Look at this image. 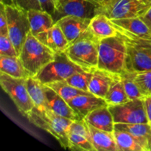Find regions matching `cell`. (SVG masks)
I'll return each instance as SVG.
<instances>
[{"label": "cell", "mask_w": 151, "mask_h": 151, "mask_svg": "<svg viewBox=\"0 0 151 151\" xmlns=\"http://www.w3.org/2000/svg\"><path fill=\"white\" fill-rule=\"evenodd\" d=\"M104 99L109 106L122 104L130 100L125 92V88H124L123 83H122L119 75H116V74L115 75L113 82L111 84L109 91Z\"/></svg>", "instance_id": "25"}, {"label": "cell", "mask_w": 151, "mask_h": 151, "mask_svg": "<svg viewBox=\"0 0 151 151\" xmlns=\"http://www.w3.org/2000/svg\"><path fill=\"white\" fill-rule=\"evenodd\" d=\"M28 18L30 24V32L35 36L47 30L55 24L52 16L43 10H29Z\"/></svg>", "instance_id": "22"}, {"label": "cell", "mask_w": 151, "mask_h": 151, "mask_svg": "<svg viewBox=\"0 0 151 151\" xmlns=\"http://www.w3.org/2000/svg\"><path fill=\"white\" fill-rule=\"evenodd\" d=\"M150 7L142 0H112L100 7L99 13H103L110 19L140 17Z\"/></svg>", "instance_id": "8"}, {"label": "cell", "mask_w": 151, "mask_h": 151, "mask_svg": "<svg viewBox=\"0 0 151 151\" xmlns=\"http://www.w3.org/2000/svg\"><path fill=\"white\" fill-rule=\"evenodd\" d=\"M35 37L55 53L64 52L70 44L58 23Z\"/></svg>", "instance_id": "15"}, {"label": "cell", "mask_w": 151, "mask_h": 151, "mask_svg": "<svg viewBox=\"0 0 151 151\" xmlns=\"http://www.w3.org/2000/svg\"><path fill=\"white\" fill-rule=\"evenodd\" d=\"M0 72L16 78L27 79L31 76L19 56L0 55Z\"/></svg>", "instance_id": "23"}, {"label": "cell", "mask_w": 151, "mask_h": 151, "mask_svg": "<svg viewBox=\"0 0 151 151\" xmlns=\"http://www.w3.org/2000/svg\"><path fill=\"white\" fill-rule=\"evenodd\" d=\"M89 30L100 40L118 35L115 25L103 13H98L91 19Z\"/></svg>", "instance_id": "20"}, {"label": "cell", "mask_w": 151, "mask_h": 151, "mask_svg": "<svg viewBox=\"0 0 151 151\" xmlns=\"http://www.w3.org/2000/svg\"><path fill=\"white\" fill-rule=\"evenodd\" d=\"M84 120L97 129L111 133L114 131L115 123L109 106H103L92 111L84 118Z\"/></svg>", "instance_id": "18"}, {"label": "cell", "mask_w": 151, "mask_h": 151, "mask_svg": "<svg viewBox=\"0 0 151 151\" xmlns=\"http://www.w3.org/2000/svg\"><path fill=\"white\" fill-rule=\"evenodd\" d=\"M150 151H151V146H150Z\"/></svg>", "instance_id": "42"}, {"label": "cell", "mask_w": 151, "mask_h": 151, "mask_svg": "<svg viewBox=\"0 0 151 151\" xmlns=\"http://www.w3.org/2000/svg\"><path fill=\"white\" fill-rule=\"evenodd\" d=\"M0 33L8 34L7 15H6L5 11V4L1 2V8H0Z\"/></svg>", "instance_id": "35"}, {"label": "cell", "mask_w": 151, "mask_h": 151, "mask_svg": "<svg viewBox=\"0 0 151 151\" xmlns=\"http://www.w3.org/2000/svg\"><path fill=\"white\" fill-rule=\"evenodd\" d=\"M45 92L46 102L47 109L59 116L68 118L72 120H81L83 119L72 109L69 103L62 98L55 90L49 86L44 84Z\"/></svg>", "instance_id": "13"}, {"label": "cell", "mask_w": 151, "mask_h": 151, "mask_svg": "<svg viewBox=\"0 0 151 151\" xmlns=\"http://www.w3.org/2000/svg\"><path fill=\"white\" fill-rule=\"evenodd\" d=\"M140 17L144 21L145 23L147 24V26L148 27L149 29L151 30V7L146 11L145 13H144Z\"/></svg>", "instance_id": "38"}, {"label": "cell", "mask_w": 151, "mask_h": 151, "mask_svg": "<svg viewBox=\"0 0 151 151\" xmlns=\"http://www.w3.org/2000/svg\"><path fill=\"white\" fill-rule=\"evenodd\" d=\"M144 104L149 124L151 125V95L147 96L144 98Z\"/></svg>", "instance_id": "37"}, {"label": "cell", "mask_w": 151, "mask_h": 151, "mask_svg": "<svg viewBox=\"0 0 151 151\" xmlns=\"http://www.w3.org/2000/svg\"><path fill=\"white\" fill-rule=\"evenodd\" d=\"M100 7L93 0H59L55 3L52 17L55 23L66 16L91 19L98 14Z\"/></svg>", "instance_id": "10"}, {"label": "cell", "mask_w": 151, "mask_h": 151, "mask_svg": "<svg viewBox=\"0 0 151 151\" xmlns=\"http://www.w3.org/2000/svg\"><path fill=\"white\" fill-rule=\"evenodd\" d=\"M126 43L120 34L100 40L98 69L120 75L126 71Z\"/></svg>", "instance_id": "1"}, {"label": "cell", "mask_w": 151, "mask_h": 151, "mask_svg": "<svg viewBox=\"0 0 151 151\" xmlns=\"http://www.w3.org/2000/svg\"><path fill=\"white\" fill-rule=\"evenodd\" d=\"M59 1V0H55V3H56V1Z\"/></svg>", "instance_id": "41"}, {"label": "cell", "mask_w": 151, "mask_h": 151, "mask_svg": "<svg viewBox=\"0 0 151 151\" xmlns=\"http://www.w3.org/2000/svg\"><path fill=\"white\" fill-rule=\"evenodd\" d=\"M93 1L101 7V6H103L105 5V4H106L107 3L110 2V1H112V0H93Z\"/></svg>", "instance_id": "39"}, {"label": "cell", "mask_w": 151, "mask_h": 151, "mask_svg": "<svg viewBox=\"0 0 151 151\" xmlns=\"http://www.w3.org/2000/svg\"><path fill=\"white\" fill-rule=\"evenodd\" d=\"M69 149L70 150L94 151V147L88 139L83 136L69 133Z\"/></svg>", "instance_id": "30"}, {"label": "cell", "mask_w": 151, "mask_h": 151, "mask_svg": "<svg viewBox=\"0 0 151 151\" xmlns=\"http://www.w3.org/2000/svg\"><path fill=\"white\" fill-rule=\"evenodd\" d=\"M111 20L114 25L119 27L136 36L146 39H151V30L141 17L125 18Z\"/></svg>", "instance_id": "21"}, {"label": "cell", "mask_w": 151, "mask_h": 151, "mask_svg": "<svg viewBox=\"0 0 151 151\" xmlns=\"http://www.w3.org/2000/svg\"><path fill=\"white\" fill-rule=\"evenodd\" d=\"M13 5L19 6L27 10L31 9L42 10L38 0H12Z\"/></svg>", "instance_id": "34"}, {"label": "cell", "mask_w": 151, "mask_h": 151, "mask_svg": "<svg viewBox=\"0 0 151 151\" xmlns=\"http://www.w3.org/2000/svg\"><path fill=\"white\" fill-rule=\"evenodd\" d=\"M145 4H147V5L151 6V0H142Z\"/></svg>", "instance_id": "40"}, {"label": "cell", "mask_w": 151, "mask_h": 151, "mask_svg": "<svg viewBox=\"0 0 151 151\" xmlns=\"http://www.w3.org/2000/svg\"><path fill=\"white\" fill-rule=\"evenodd\" d=\"M88 124V123H87ZM89 140L97 151H118L114 132L102 131L88 124Z\"/></svg>", "instance_id": "19"}, {"label": "cell", "mask_w": 151, "mask_h": 151, "mask_svg": "<svg viewBox=\"0 0 151 151\" xmlns=\"http://www.w3.org/2000/svg\"><path fill=\"white\" fill-rule=\"evenodd\" d=\"M69 133L83 136L89 139V131H88V124L84 120V119H81V120H74L69 127Z\"/></svg>", "instance_id": "33"}, {"label": "cell", "mask_w": 151, "mask_h": 151, "mask_svg": "<svg viewBox=\"0 0 151 151\" xmlns=\"http://www.w3.org/2000/svg\"><path fill=\"white\" fill-rule=\"evenodd\" d=\"M86 71L70 60L64 52H56L54 60L44 66L35 78L43 84L66 81L75 72Z\"/></svg>", "instance_id": "5"}, {"label": "cell", "mask_w": 151, "mask_h": 151, "mask_svg": "<svg viewBox=\"0 0 151 151\" xmlns=\"http://www.w3.org/2000/svg\"><path fill=\"white\" fill-rule=\"evenodd\" d=\"M0 55L19 56L8 34L0 33Z\"/></svg>", "instance_id": "32"}, {"label": "cell", "mask_w": 151, "mask_h": 151, "mask_svg": "<svg viewBox=\"0 0 151 151\" xmlns=\"http://www.w3.org/2000/svg\"><path fill=\"white\" fill-rule=\"evenodd\" d=\"M27 86L35 107L41 111H45L47 106L44 84L35 76H30L27 79Z\"/></svg>", "instance_id": "24"}, {"label": "cell", "mask_w": 151, "mask_h": 151, "mask_svg": "<svg viewBox=\"0 0 151 151\" xmlns=\"http://www.w3.org/2000/svg\"><path fill=\"white\" fill-rule=\"evenodd\" d=\"M0 84L4 92L10 97L23 116L35 107L27 86V79L16 78L5 73H0Z\"/></svg>", "instance_id": "7"}, {"label": "cell", "mask_w": 151, "mask_h": 151, "mask_svg": "<svg viewBox=\"0 0 151 151\" xmlns=\"http://www.w3.org/2000/svg\"><path fill=\"white\" fill-rule=\"evenodd\" d=\"M137 72L125 71L123 73L120 74L121 80L123 83L125 92L130 100L136 99H144L145 96L142 94L139 88L135 82V76Z\"/></svg>", "instance_id": "27"}, {"label": "cell", "mask_w": 151, "mask_h": 151, "mask_svg": "<svg viewBox=\"0 0 151 151\" xmlns=\"http://www.w3.org/2000/svg\"><path fill=\"white\" fill-rule=\"evenodd\" d=\"M114 129L129 133L138 139L145 151H150L151 125L149 123H115Z\"/></svg>", "instance_id": "16"}, {"label": "cell", "mask_w": 151, "mask_h": 151, "mask_svg": "<svg viewBox=\"0 0 151 151\" xmlns=\"http://www.w3.org/2000/svg\"><path fill=\"white\" fill-rule=\"evenodd\" d=\"M47 85L52 88L53 90H55L66 102L69 101L72 98L80 95V94H85L89 93L78 89V88L69 85L66 81H57V82H53L51 83L47 84Z\"/></svg>", "instance_id": "28"}, {"label": "cell", "mask_w": 151, "mask_h": 151, "mask_svg": "<svg viewBox=\"0 0 151 151\" xmlns=\"http://www.w3.org/2000/svg\"><path fill=\"white\" fill-rule=\"evenodd\" d=\"M100 40L90 30L71 43L64 52L69 59L86 71H93L98 66Z\"/></svg>", "instance_id": "3"}, {"label": "cell", "mask_w": 151, "mask_h": 151, "mask_svg": "<svg viewBox=\"0 0 151 151\" xmlns=\"http://www.w3.org/2000/svg\"><path fill=\"white\" fill-rule=\"evenodd\" d=\"M116 74L97 68L93 71L88 85V91L97 97L105 98Z\"/></svg>", "instance_id": "17"}, {"label": "cell", "mask_w": 151, "mask_h": 151, "mask_svg": "<svg viewBox=\"0 0 151 151\" xmlns=\"http://www.w3.org/2000/svg\"><path fill=\"white\" fill-rule=\"evenodd\" d=\"M43 10L48 12L53 16L55 10V0H38Z\"/></svg>", "instance_id": "36"}, {"label": "cell", "mask_w": 151, "mask_h": 151, "mask_svg": "<svg viewBox=\"0 0 151 151\" xmlns=\"http://www.w3.org/2000/svg\"><path fill=\"white\" fill-rule=\"evenodd\" d=\"M67 103L82 119H84L92 111L109 106L104 98L97 97L90 92L76 96Z\"/></svg>", "instance_id": "14"}, {"label": "cell", "mask_w": 151, "mask_h": 151, "mask_svg": "<svg viewBox=\"0 0 151 151\" xmlns=\"http://www.w3.org/2000/svg\"><path fill=\"white\" fill-rule=\"evenodd\" d=\"M90 22L91 19H89L66 16L59 19L56 23L58 24L69 44H71L89 30Z\"/></svg>", "instance_id": "12"}, {"label": "cell", "mask_w": 151, "mask_h": 151, "mask_svg": "<svg viewBox=\"0 0 151 151\" xmlns=\"http://www.w3.org/2000/svg\"><path fill=\"white\" fill-rule=\"evenodd\" d=\"M135 82L145 97L151 95V70L137 72Z\"/></svg>", "instance_id": "31"}, {"label": "cell", "mask_w": 151, "mask_h": 151, "mask_svg": "<svg viewBox=\"0 0 151 151\" xmlns=\"http://www.w3.org/2000/svg\"><path fill=\"white\" fill-rule=\"evenodd\" d=\"M25 117L34 125L51 134L58 140L62 147L69 149V131L47 116L45 111L34 107Z\"/></svg>", "instance_id": "11"}, {"label": "cell", "mask_w": 151, "mask_h": 151, "mask_svg": "<svg viewBox=\"0 0 151 151\" xmlns=\"http://www.w3.org/2000/svg\"><path fill=\"white\" fill-rule=\"evenodd\" d=\"M127 47L126 70L141 72L151 70V39L137 37L115 25Z\"/></svg>", "instance_id": "2"}, {"label": "cell", "mask_w": 151, "mask_h": 151, "mask_svg": "<svg viewBox=\"0 0 151 151\" xmlns=\"http://www.w3.org/2000/svg\"><path fill=\"white\" fill-rule=\"evenodd\" d=\"M8 35L17 53L20 54L27 36L30 32L28 10L16 5H5Z\"/></svg>", "instance_id": "6"}, {"label": "cell", "mask_w": 151, "mask_h": 151, "mask_svg": "<svg viewBox=\"0 0 151 151\" xmlns=\"http://www.w3.org/2000/svg\"><path fill=\"white\" fill-rule=\"evenodd\" d=\"M55 55V52L51 49L29 32L19 58L31 76H35L44 66L54 60Z\"/></svg>", "instance_id": "4"}, {"label": "cell", "mask_w": 151, "mask_h": 151, "mask_svg": "<svg viewBox=\"0 0 151 151\" xmlns=\"http://www.w3.org/2000/svg\"><path fill=\"white\" fill-rule=\"evenodd\" d=\"M118 151H145L137 138L124 131H114Z\"/></svg>", "instance_id": "26"}, {"label": "cell", "mask_w": 151, "mask_h": 151, "mask_svg": "<svg viewBox=\"0 0 151 151\" xmlns=\"http://www.w3.org/2000/svg\"><path fill=\"white\" fill-rule=\"evenodd\" d=\"M94 71V70H93ZM93 71H81L75 72L66 80L69 85L83 90L84 91H88V85L92 76Z\"/></svg>", "instance_id": "29"}, {"label": "cell", "mask_w": 151, "mask_h": 151, "mask_svg": "<svg viewBox=\"0 0 151 151\" xmlns=\"http://www.w3.org/2000/svg\"><path fill=\"white\" fill-rule=\"evenodd\" d=\"M109 109L114 123H149L144 99L130 100L122 104L111 105Z\"/></svg>", "instance_id": "9"}]
</instances>
